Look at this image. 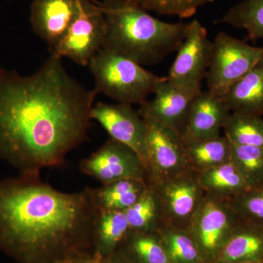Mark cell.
Masks as SVG:
<instances>
[{"instance_id": "cell-10", "label": "cell", "mask_w": 263, "mask_h": 263, "mask_svg": "<svg viewBox=\"0 0 263 263\" xmlns=\"http://www.w3.org/2000/svg\"><path fill=\"white\" fill-rule=\"evenodd\" d=\"M143 119L147 127L148 183L193 170L180 133L148 118Z\"/></svg>"}, {"instance_id": "cell-27", "label": "cell", "mask_w": 263, "mask_h": 263, "mask_svg": "<svg viewBox=\"0 0 263 263\" xmlns=\"http://www.w3.org/2000/svg\"><path fill=\"white\" fill-rule=\"evenodd\" d=\"M223 129L233 144L263 148L262 117L231 112Z\"/></svg>"}, {"instance_id": "cell-19", "label": "cell", "mask_w": 263, "mask_h": 263, "mask_svg": "<svg viewBox=\"0 0 263 263\" xmlns=\"http://www.w3.org/2000/svg\"><path fill=\"white\" fill-rule=\"evenodd\" d=\"M197 174L205 193L223 198L230 200L252 189L230 161Z\"/></svg>"}, {"instance_id": "cell-8", "label": "cell", "mask_w": 263, "mask_h": 263, "mask_svg": "<svg viewBox=\"0 0 263 263\" xmlns=\"http://www.w3.org/2000/svg\"><path fill=\"white\" fill-rule=\"evenodd\" d=\"M148 183L160 197L165 224L188 230L205 195L197 171Z\"/></svg>"}, {"instance_id": "cell-9", "label": "cell", "mask_w": 263, "mask_h": 263, "mask_svg": "<svg viewBox=\"0 0 263 263\" xmlns=\"http://www.w3.org/2000/svg\"><path fill=\"white\" fill-rule=\"evenodd\" d=\"M80 171L103 184L124 179L148 182L146 164L135 151L110 138L87 158L81 161Z\"/></svg>"}, {"instance_id": "cell-32", "label": "cell", "mask_w": 263, "mask_h": 263, "mask_svg": "<svg viewBox=\"0 0 263 263\" xmlns=\"http://www.w3.org/2000/svg\"><path fill=\"white\" fill-rule=\"evenodd\" d=\"M89 263H101L100 261L97 260V259H90Z\"/></svg>"}, {"instance_id": "cell-3", "label": "cell", "mask_w": 263, "mask_h": 263, "mask_svg": "<svg viewBox=\"0 0 263 263\" xmlns=\"http://www.w3.org/2000/svg\"><path fill=\"white\" fill-rule=\"evenodd\" d=\"M101 6L106 24L103 49L138 65L160 63L179 49L186 35L187 24L163 22L135 7Z\"/></svg>"}, {"instance_id": "cell-16", "label": "cell", "mask_w": 263, "mask_h": 263, "mask_svg": "<svg viewBox=\"0 0 263 263\" xmlns=\"http://www.w3.org/2000/svg\"><path fill=\"white\" fill-rule=\"evenodd\" d=\"M221 99L230 112L263 116V57Z\"/></svg>"}, {"instance_id": "cell-22", "label": "cell", "mask_w": 263, "mask_h": 263, "mask_svg": "<svg viewBox=\"0 0 263 263\" xmlns=\"http://www.w3.org/2000/svg\"><path fill=\"white\" fill-rule=\"evenodd\" d=\"M124 214L130 229L135 231L157 233L165 224L160 197L148 183L141 197Z\"/></svg>"}, {"instance_id": "cell-23", "label": "cell", "mask_w": 263, "mask_h": 263, "mask_svg": "<svg viewBox=\"0 0 263 263\" xmlns=\"http://www.w3.org/2000/svg\"><path fill=\"white\" fill-rule=\"evenodd\" d=\"M122 243L123 256L131 263H171L157 233L131 230Z\"/></svg>"}, {"instance_id": "cell-18", "label": "cell", "mask_w": 263, "mask_h": 263, "mask_svg": "<svg viewBox=\"0 0 263 263\" xmlns=\"http://www.w3.org/2000/svg\"><path fill=\"white\" fill-rule=\"evenodd\" d=\"M130 230L124 212H100L95 230V259L102 261L115 253Z\"/></svg>"}, {"instance_id": "cell-14", "label": "cell", "mask_w": 263, "mask_h": 263, "mask_svg": "<svg viewBox=\"0 0 263 263\" xmlns=\"http://www.w3.org/2000/svg\"><path fill=\"white\" fill-rule=\"evenodd\" d=\"M81 0H33L30 23L33 31L53 51L80 10Z\"/></svg>"}, {"instance_id": "cell-13", "label": "cell", "mask_w": 263, "mask_h": 263, "mask_svg": "<svg viewBox=\"0 0 263 263\" xmlns=\"http://www.w3.org/2000/svg\"><path fill=\"white\" fill-rule=\"evenodd\" d=\"M200 91L174 84L167 77L160 78L153 91V100L141 104L139 113L142 117L152 119L181 135L192 104Z\"/></svg>"}, {"instance_id": "cell-25", "label": "cell", "mask_w": 263, "mask_h": 263, "mask_svg": "<svg viewBox=\"0 0 263 263\" xmlns=\"http://www.w3.org/2000/svg\"><path fill=\"white\" fill-rule=\"evenodd\" d=\"M218 22L245 30L248 40H263V0H243Z\"/></svg>"}, {"instance_id": "cell-33", "label": "cell", "mask_w": 263, "mask_h": 263, "mask_svg": "<svg viewBox=\"0 0 263 263\" xmlns=\"http://www.w3.org/2000/svg\"><path fill=\"white\" fill-rule=\"evenodd\" d=\"M239 263H263V261H260V262H239Z\"/></svg>"}, {"instance_id": "cell-7", "label": "cell", "mask_w": 263, "mask_h": 263, "mask_svg": "<svg viewBox=\"0 0 263 263\" xmlns=\"http://www.w3.org/2000/svg\"><path fill=\"white\" fill-rule=\"evenodd\" d=\"M105 33V14L100 3L81 0L79 14L51 53L67 57L78 65L88 66L103 48Z\"/></svg>"}, {"instance_id": "cell-2", "label": "cell", "mask_w": 263, "mask_h": 263, "mask_svg": "<svg viewBox=\"0 0 263 263\" xmlns=\"http://www.w3.org/2000/svg\"><path fill=\"white\" fill-rule=\"evenodd\" d=\"M95 189L59 191L40 176L0 181V249L19 263L96 259Z\"/></svg>"}, {"instance_id": "cell-30", "label": "cell", "mask_w": 263, "mask_h": 263, "mask_svg": "<svg viewBox=\"0 0 263 263\" xmlns=\"http://www.w3.org/2000/svg\"><path fill=\"white\" fill-rule=\"evenodd\" d=\"M101 263H130L128 259L124 256L118 255L117 254H113L111 256L103 260L100 261Z\"/></svg>"}, {"instance_id": "cell-5", "label": "cell", "mask_w": 263, "mask_h": 263, "mask_svg": "<svg viewBox=\"0 0 263 263\" xmlns=\"http://www.w3.org/2000/svg\"><path fill=\"white\" fill-rule=\"evenodd\" d=\"M263 57L262 47L251 46L221 32L212 41L206 78L208 91L222 98L232 85L252 70Z\"/></svg>"}, {"instance_id": "cell-15", "label": "cell", "mask_w": 263, "mask_h": 263, "mask_svg": "<svg viewBox=\"0 0 263 263\" xmlns=\"http://www.w3.org/2000/svg\"><path fill=\"white\" fill-rule=\"evenodd\" d=\"M230 114L222 99L209 91H200L192 104L181 138L197 141L220 136Z\"/></svg>"}, {"instance_id": "cell-31", "label": "cell", "mask_w": 263, "mask_h": 263, "mask_svg": "<svg viewBox=\"0 0 263 263\" xmlns=\"http://www.w3.org/2000/svg\"><path fill=\"white\" fill-rule=\"evenodd\" d=\"M90 259H84V260L76 261V262L71 263H89Z\"/></svg>"}, {"instance_id": "cell-11", "label": "cell", "mask_w": 263, "mask_h": 263, "mask_svg": "<svg viewBox=\"0 0 263 263\" xmlns=\"http://www.w3.org/2000/svg\"><path fill=\"white\" fill-rule=\"evenodd\" d=\"M177 51L167 79L180 86L201 89L210 63L212 41L199 21L187 24L186 35Z\"/></svg>"}, {"instance_id": "cell-6", "label": "cell", "mask_w": 263, "mask_h": 263, "mask_svg": "<svg viewBox=\"0 0 263 263\" xmlns=\"http://www.w3.org/2000/svg\"><path fill=\"white\" fill-rule=\"evenodd\" d=\"M240 219L229 199L205 193L188 228L204 260H217Z\"/></svg>"}, {"instance_id": "cell-1", "label": "cell", "mask_w": 263, "mask_h": 263, "mask_svg": "<svg viewBox=\"0 0 263 263\" xmlns=\"http://www.w3.org/2000/svg\"><path fill=\"white\" fill-rule=\"evenodd\" d=\"M51 56L34 73L0 67V159L19 175L40 176L86 139L96 94Z\"/></svg>"}, {"instance_id": "cell-4", "label": "cell", "mask_w": 263, "mask_h": 263, "mask_svg": "<svg viewBox=\"0 0 263 263\" xmlns=\"http://www.w3.org/2000/svg\"><path fill=\"white\" fill-rule=\"evenodd\" d=\"M88 66L95 79V94H104L119 103L141 105L160 79L143 66L103 48Z\"/></svg>"}, {"instance_id": "cell-20", "label": "cell", "mask_w": 263, "mask_h": 263, "mask_svg": "<svg viewBox=\"0 0 263 263\" xmlns=\"http://www.w3.org/2000/svg\"><path fill=\"white\" fill-rule=\"evenodd\" d=\"M148 186L143 180L124 179L95 189V200L100 212H125L141 197Z\"/></svg>"}, {"instance_id": "cell-24", "label": "cell", "mask_w": 263, "mask_h": 263, "mask_svg": "<svg viewBox=\"0 0 263 263\" xmlns=\"http://www.w3.org/2000/svg\"><path fill=\"white\" fill-rule=\"evenodd\" d=\"M171 263H202L201 252L187 230L164 224L157 232Z\"/></svg>"}, {"instance_id": "cell-34", "label": "cell", "mask_w": 263, "mask_h": 263, "mask_svg": "<svg viewBox=\"0 0 263 263\" xmlns=\"http://www.w3.org/2000/svg\"><path fill=\"white\" fill-rule=\"evenodd\" d=\"M261 187H263V184L262 185V186H261Z\"/></svg>"}, {"instance_id": "cell-28", "label": "cell", "mask_w": 263, "mask_h": 263, "mask_svg": "<svg viewBox=\"0 0 263 263\" xmlns=\"http://www.w3.org/2000/svg\"><path fill=\"white\" fill-rule=\"evenodd\" d=\"M230 162L252 189L263 184V148L231 143Z\"/></svg>"}, {"instance_id": "cell-17", "label": "cell", "mask_w": 263, "mask_h": 263, "mask_svg": "<svg viewBox=\"0 0 263 263\" xmlns=\"http://www.w3.org/2000/svg\"><path fill=\"white\" fill-rule=\"evenodd\" d=\"M216 261L219 263L263 261V226L240 220Z\"/></svg>"}, {"instance_id": "cell-29", "label": "cell", "mask_w": 263, "mask_h": 263, "mask_svg": "<svg viewBox=\"0 0 263 263\" xmlns=\"http://www.w3.org/2000/svg\"><path fill=\"white\" fill-rule=\"evenodd\" d=\"M230 201L240 220L263 226V187L252 189Z\"/></svg>"}, {"instance_id": "cell-21", "label": "cell", "mask_w": 263, "mask_h": 263, "mask_svg": "<svg viewBox=\"0 0 263 263\" xmlns=\"http://www.w3.org/2000/svg\"><path fill=\"white\" fill-rule=\"evenodd\" d=\"M183 141L190 165L197 172L214 168L230 161L231 143L226 136Z\"/></svg>"}, {"instance_id": "cell-26", "label": "cell", "mask_w": 263, "mask_h": 263, "mask_svg": "<svg viewBox=\"0 0 263 263\" xmlns=\"http://www.w3.org/2000/svg\"><path fill=\"white\" fill-rule=\"evenodd\" d=\"M215 0H104L105 7L131 6L161 15L186 18L196 13L199 8Z\"/></svg>"}, {"instance_id": "cell-12", "label": "cell", "mask_w": 263, "mask_h": 263, "mask_svg": "<svg viewBox=\"0 0 263 263\" xmlns=\"http://www.w3.org/2000/svg\"><path fill=\"white\" fill-rule=\"evenodd\" d=\"M90 117L101 124L111 139L135 151L148 170L146 123L139 112L128 104L98 103L93 105Z\"/></svg>"}]
</instances>
